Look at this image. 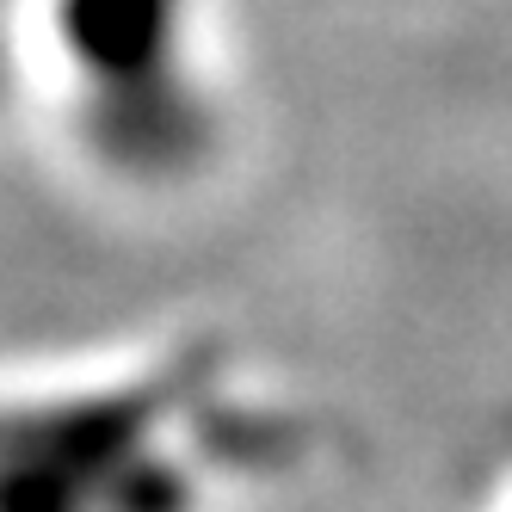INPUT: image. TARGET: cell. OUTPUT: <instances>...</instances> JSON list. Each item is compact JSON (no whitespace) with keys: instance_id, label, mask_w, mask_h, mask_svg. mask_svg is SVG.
Wrapping results in <instances>:
<instances>
[{"instance_id":"2","label":"cell","mask_w":512,"mask_h":512,"mask_svg":"<svg viewBox=\"0 0 512 512\" xmlns=\"http://www.w3.org/2000/svg\"><path fill=\"white\" fill-rule=\"evenodd\" d=\"M198 0H50L87 155L130 186H179L216 149V105L192 75Z\"/></svg>"},{"instance_id":"1","label":"cell","mask_w":512,"mask_h":512,"mask_svg":"<svg viewBox=\"0 0 512 512\" xmlns=\"http://www.w3.org/2000/svg\"><path fill=\"white\" fill-rule=\"evenodd\" d=\"M284 438L235 401L229 358L167 352L124 377L0 395V512H210Z\"/></svg>"}]
</instances>
